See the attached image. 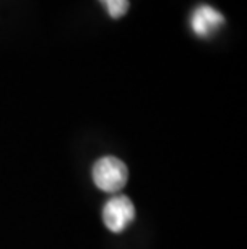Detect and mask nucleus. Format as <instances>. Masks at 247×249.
Listing matches in <instances>:
<instances>
[{
  "mask_svg": "<svg viewBox=\"0 0 247 249\" xmlns=\"http://www.w3.org/2000/svg\"><path fill=\"white\" fill-rule=\"evenodd\" d=\"M223 23V15L209 5H199L191 15V29L199 37H209Z\"/></svg>",
  "mask_w": 247,
  "mask_h": 249,
  "instance_id": "nucleus-3",
  "label": "nucleus"
},
{
  "mask_svg": "<svg viewBox=\"0 0 247 249\" xmlns=\"http://www.w3.org/2000/svg\"><path fill=\"white\" fill-rule=\"evenodd\" d=\"M93 182L103 192H119L127 183L129 171L127 166L114 156L101 158L93 166Z\"/></svg>",
  "mask_w": 247,
  "mask_h": 249,
  "instance_id": "nucleus-1",
  "label": "nucleus"
},
{
  "mask_svg": "<svg viewBox=\"0 0 247 249\" xmlns=\"http://www.w3.org/2000/svg\"><path fill=\"white\" fill-rule=\"evenodd\" d=\"M135 219V206L127 196H114L104 204L103 220L104 225L114 233H120Z\"/></svg>",
  "mask_w": 247,
  "mask_h": 249,
  "instance_id": "nucleus-2",
  "label": "nucleus"
},
{
  "mask_svg": "<svg viewBox=\"0 0 247 249\" xmlns=\"http://www.w3.org/2000/svg\"><path fill=\"white\" fill-rule=\"evenodd\" d=\"M99 3L104 5L109 17L114 19L125 17V13L129 12V0H99Z\"/></svg>",
  "mask_w": 247,
  "mask_h": 249,
  "instance_id": "nucleus-4",
  "label": "nucleus"
}]
</instances>
